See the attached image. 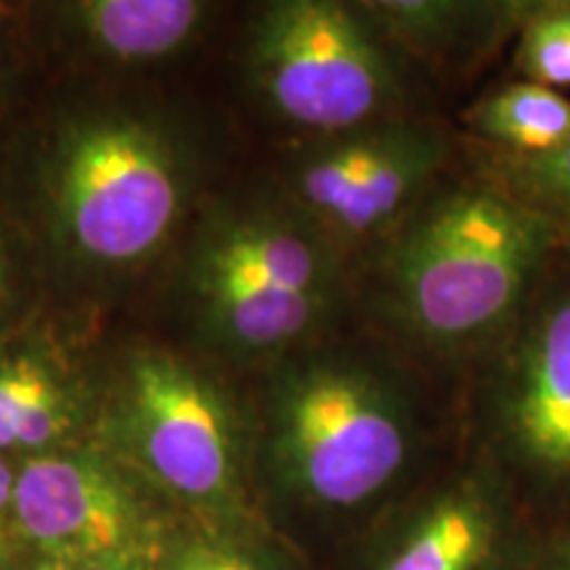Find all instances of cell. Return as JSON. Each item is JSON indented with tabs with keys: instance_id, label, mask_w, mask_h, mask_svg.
Masks as SVG:
<instances>
[{
	"instance_id": "6da1fadb",
	"label": "cell",
	"mask_w": 570,
	"mask_h": 570,
	"mask_svg": "<svg viewBox=\"0 0 570 570\" xmlns=\"http://www.w3.org/2000/svg\"><path fill=\"white\" fill-rule=\"evenodd\" d=\"M259 518L346 541L460 446L458 391L352 323L244 375Z\"/></svg>"
},
{
	"instance_id": "7a4b0ae2",
	"label": "cell",
	"mask_w": 570,
	"mask_h": 570,
	"mask_svg": "<svg viewBox=\"0 0 570 570\" xmlns=\"http://www.w3.org/2000/svg\"><path fill=\"white\" fill-rule=\"evenodd\" d=\"M560 252L550 227L462 148L458 167L352 259L354 320L458 391Z\"/></svg>"
},
{
	"instance_id": "3957f363",
	"label": "cell",
	"mask_w": 570,
	"mask_h": 570,
	"mask_svg": "<svg viewBox=\"0 0 570 570\" xmlns=\"http://www.w3.org/2000/svg\"><path fill=\"white\" fill-rule=\"evenodd\" d=\"M177 285L196 354L235 375L356 323L352 256L273 183L204 198Z\"/></svg>"
},
{
	"instance_id": "277c9868",
	"label": "cell",
	"mask_w": 570,
	"mask_h": 570,
	"mask_svg": "<svg viewBox=\"0 0 570 570\" xmlns=\"http://www.w3.org/2000/svg\"><path fill=\"white\" fill-rule=\"evenodd\" d=\"M198 135L138 101L69 106L35 154L48 244L77 273L127 275L188 230L204 204Z\"/></svg>"
},
{
	"instance_id": "5b68a950",
	"label": "cell",
	"mask_w": 570,
	"mask_h": 570,
	"mask_svg": "<svg viewBox=\"0 0 570 570\" xmlns=\"http://www.w3.org/2000/svg\"><path fill=\"white\" fill-rule=\"evenodd\" d=\"M92 441L194 523H265L252 491L244 386L202 354L130 348L98 389Z\"/></svg>"
},
{
	"instance_id": "8992f818",
	"label": "cell",
	"mask_w": 570,
	"mask_h": 570,
	"mask_svg": "<svg viewBox=\"0 0 570 570\" xmlns=\"http://www.w3.org/2000/svg\"><path fill=\"white\" fill-rule=\"evenodd\" d=\"M246 96L294 140L433 111V90L362 0H267L240 35Z\"/></svg>"
},
{
	"instance_id": "52a82bcc",
	"label": "cell",
	"mask_w": 570,
	"mask_h": 570,
	"mask_svg": "<svg viewBox=\"0 0 570 570\" xmlns=\"http://www.w3.org/2000/svg\"><path fill=\"white\" fill-rule=\"evenodd\" d=\"M460 444L515 489L541 529L570 523V254L458 389Z\"/></svg>"
},
{
	"instance_id": "ba28073f",
	"label": "cell",
	"mask_w": 570,
	"mask_h": 570,
	"mask_svg": "<svg viewBox=\"0 0 570 570\" xmlns=\"http://www.w3.org/2000/svg\"><path fill=\"white\" fill-rule=\"evenodd\" d=\"M460 161V132L431 111L288 142L273 185L354 259Z\"/></svg>"
},
{
	"instance_id": "9c48e42d",
	"label": "cell",
	"mask_w": 570,
	"mask_h": 570,
	"mask_svg": "<svg viewBox=\"0 0 570 570\" xmlns=\"http://www.w3.org/2000/svg\"><path fill=\"white\" fill-rule=\"evenodd\" d=\"M159 491L96 441L21 460L6 544L106 570H164L183 525Z\"/></svg>"
},
{
	"instance_id": "30bf717a",
	"label": "cell",
	"mask_w": 570,
	"mask_h": 570,
	"mask_svg": "<svg viewBox=\"0 0 570 570\" xmlns=\"http://www.w3.org/2000/svg\"><path fill=\"white\" fill-rule=\"evenodd\" d=\"M541 525L465 446L346 541L344 570H531Z\"/></svg>"
},
{
	"instance_id": "8fae6325",
	"label": "cell",
	"mask_w": 570,
	"mask_h": 570,
	"mask_svg": "<svg viewBox=\"0 0 570 570\" xmlns=\"http://www.w3.org/2000/svg\"><path fill=\"white\" fill-rule=\"evenodd\" d=\"M98 389L40 338L0 341V458L21 462L92 439Z\"/></svg>"
},
{
	"instance_id": "7c38bea8",
	"label": "cell",
	"mask_w": 570,
	"mask_h": 570,
	"mask_svg": "<svg viewBox=\"0 0 570 570\" xmlns=\"http://www.w3.org/2000/svg\"><path fill=\"white\" fill-rule=\"evenodd\" d=\"M362 6L436 90L465 82L515 42L533 0H362Z\"/></svg>"
},
{
	"instance_id": "4fadbf2b",
	"label": "cell",
	"mask_w": 570,
	"mask_h": 570,
	"mask_svg": "<svg viewBox=\"0 0 570 570\" xmlns=\"http://www.w3.org/2000/svg\"><path fill=\"white\" fill-rule=\"evenodd\" d=\"M51 9L53 30L71 53L111 67L173 59L202 35L212 13L198 0H77Z\"/></svg>"
},
{
	"instance_id": "5bb4252c",
	"label": "cell",
	"mask_w": 570,
	"mask_h": 570,
	"mask_svg": "<svg viewBox=\"0 0 570 570\" xmlns=\"http://www.w3.org/2000/svg\"><path fill=\"white\" fill-rule=\"evenodd\" d=\"M460 138L510 156H539L570 142V98L544 85L508 80L460 111Z\"/></svg>"
},
{
	"instance_id": "9a60e30c",
	"label": "cell",
	"mask_w": 570,
	"mask_h": 570,
	"mask_svg": "<svg viewBox=\"0 0 570 570\" xmlns=\"http://www.w3.org/2000/svg\"><path fill=\"white\" fill-rule=\"evenodd\" d=\"M465 156L483 175L531 209L570 254V142L539 156H510L462 140Z\"/></svg>"
},
{
	"instance_id": "2e32d148",
	"label": "cell",
	"mask_w": 570,
	"mask_h": 570,
	"mask_svg": "<svg viewBox=\"0 0 570 570\" xmlns=\"http://www.w3.org/2000/svg\"><path fill=\"white\" fill-rule=\"evenodd\" d=\"M164 570H302L275 531L254 525H204L190 520L177 531Z\"/></svg>"
},
{
	"instance_id": "e0dca14e",
	"label": "cell",
	"mask_w": 570,
	"mask_h": 570,
	"mask_svg": "<svg viewBox=\"0 0 570 570\" xmlns=\"http://www.w3.org/2000/svg\"><path fill=\"white\" fill-rule=\"evenodd\" d=\"M518 80L570 88V0H533V9L512 42Z\"/></svg>"
},
{
	"instance_id": "ac0fdd59",
	"label": "cell",
	"mask_w": 570,
	"mask_h": 570,
	"mask_svg": "<svg viewBox=\"0 0 570 570\" xmlns=\"http://www.w3.org/2000/svg\"><path fill=\"white\" fill-rule=\"evenodd\" d=\"M27 298V267L13 246L11 235L0 230V341L13 336Z\"/></svg>"
},
{
	"instance_id": "d6986e66",
	"label": "cell",
	"mask_w": 570,
	"mask_h": 570,
	"mask_svg": "<svg viewBox=\"0 0 570 570\" xmlns=\"http://www.w3.org/2000/svg\"><path fill=\"white\" fill-rule=\"evenodd\" d=\"M531 570H570V523L541 531Z\"/></svg>"
},
{
	"instance_id": "ffe728a7",
	"label": "cell",
	"mask_w": 570,
	"mask_h": 570,
	"mask_svg": "<svg viewBox=\"0 0 570 570\" xmlns=\"http://www.w3.org/2000/svg\"><path fill=\"white\" fill-rule=\"evenodd\" d=\"M0 570H106V568L82 566V562H69V560H56V558H42V554H32V552L13 550V547H9L6 552H0Z\"/></svg>"
},
{
	"instance_id": "44dd1931",
	"label": "cell",
	"mask_w": 570,
	"mask_h": 570,
	"mask_svg": "<svg viewBox=\"0 0 570 570\" xmlns=\"http://www.w3.org/2000/svg\"><path fill=\"white\" fill-rule=\"evenodd\" d=\"M17 465L0 458V544H6V529H9V515H11V497H13V479H17Z\"/></svg>"
}]
</instances>
